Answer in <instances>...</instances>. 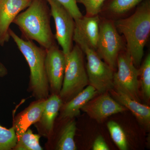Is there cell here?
Returning a JSON list of instances; mask_svg holds the SVG:
<instances>
[{"mask_svg": "<svg viewBox=\"0 0 150 150\" xmlns=\"http://www.w3.org/2000/svg\"><path fill=\"white\" fill-rule=\"evenodd\" d=\"M114 23L118 32L125 38L126 51L135 67L139 68L150 35L149 1L143 3L131 16L118 20Z\"/></svg>", "mask_w": 150, "mask_h": 150, "instance_id": "cell-1", "label": "cell"}, {"mask_svg": "<svg viewBox=\"0 0 150 150\" xmlns=\"http://www.w3.org/2000/svg\"><path fill=\"white\" fill-rule=\"evenodd\" d=\"M51 11L43 0H32L14 20L27 40H35L48 50L56 45L50 25Z\"/></svg>", "mask_w": 150, "mask_h": 150, "instance_id": "cell-2", "label": "cell"}, {"mask_svg": "<svg viewBox=\"0 0 150 150\" xmlns=\"http://www.w3.org/2000/svg\"><path fill=\"white\" fill-rule=\"evenodd\" d=\"M9 33L29 66L30 74L28 91L35 100L47 99L50 89L45 68L46 50L36 46L32 40L20 37L10 28Z\"/></svg>", "mask_w": 150, "mask_h": 150, "instance_id": "cell-3", "label": "cell"}, {"mask_svg": "<svg viewBox=\"0 0 150 150\" xmlns=\"http://www.w3.org/2000/svg\"><path fill=\"white\" fill-rule=\"evenodd\" d=\"M73 40L86 55V68L89 85L93 87L98 94L109 92L114 88L113 78L115 71L100 59L95 49L75 31Z\"/></svg>", "mask_w": 150, "mask_h": 150, "instance_id": "cell-4", "label": "cell"}, {"mask_svg": "<svg viewBox=\"0 0 150 150\" xmlns=\"http://www.w3.org/2000/svg\"><path fill=\"white\" fill-rule=\"evenodd\" d=\"M66 56L64 80L59 96L63 103L69 101L89 85L84 54L76 44Z\"/></svg>", "mask_w": 150, "mask_h": 150, "instance_id": "cell-5", "label": "cell"}, {"mask_svg": "<svg viewBox=\"0 0 150 150\" xmlns=\"http://www.w3.org/2000/svg\"><path fill=\"white\" fill-rule=\"evenodd\" d=\"M113 88L141 102L139 69L134 65L126 49L118 55L117 69L113 74Z\"/></svg>", "mask_w": 150, "mask_h": 150, "instance_id": "cell-6", "label": "cell"}, {"mask_svg": "<svg viewBox=\"0 0 150 150\" xmlns=\"http://www.w3.org/2000/svg\"><path fill=\"white\" fill-rule=\"evenodd\" d=\"M125 49L123 38L118 33L114 22L107 19L100 20L96 51L100 59L114 71L117 69L118 55Z\"/></svg>", "mask_w": 150, "mask_h": 150, "instance_id": "cell-7", "label": "cell"}, {"mask_svg": "<svg viewBox=\"0 0 150 150\" xmlns=\"http://www.w3.org/2000/svg\"><path fill=\"white\" fill-rule=\"evenodd\" d=\"M50 6L56 32L55 38L62 47L65 55L73 48V36L75 28V20L70 13L56 0H45Z\"/></svg>", "mask_w": 150, "mask_h": 150, "instance_id": "cell-8", "label": "cell"}, {"mask_svg": "<svg viewBox=\"0 0 150 150\" xmlns=\"http://www.w3.org/2000/svg\"><path fill=\"white\" fill-rule=\"evenodd\" d=\"M46 50L45 68L50 94L59 95L64 80L66 56L56 45Z\"/></svg>", "mask_w": 150, "mask_h": 150, "instance_id": "cell-9", "label": "cell"}, {"mask_svg": "<svg viewBox=\"0 0 150 150\" xmlns=\"http://www.w3.org/2000/svg\"><path fill=\"white\" fill-rule=\"evenodd\" d=\"M91 119L102 123L109 116L128 110L109 94V92L98 94L81 108Z\"/></svg>", "mask_w": 150, "mask_h": 150, "instance_id": "cell-10", "label": "cell"}, {"mask_svg": "<svg viewBox=\"0 0 150 150\" xmlns=\"http://www.w3.org/2000/svg\"><path fill=\"white\" fill-rule=\"evenodd\" d=\"M32 0H0V46L9 40L10 26L21 12L27 8Z\"/></svg>", "mask_w": 150, "mask_h": 150, "instance_id": "cell-11", "label": "cell"}, {"mask_svg": "<svg viewBox=\"0 0 150 150\" xmlns=\"http://www.w3.org/2000/svg\"><path fill=\"white\" fill-rule=\"evenodd\" d=\"M63 103L58 95L50 94L48 96L39 120L34 124L40 137L48 139L51 136Z\"/></svg>", "mask_w": 150, "mask_h": 150, "instance_id": "cell-12", "label": "cell"}, {"mask_svg": "<svg viewBox=\"0 0 150 150\" xmlns=\"http://www.w3.org/2000/svg\"><path fill=\"white\" fill-rule=\"evenodd\" d=\"M46 101L47 99L35 100L14 118L12 127L15 131L17 140L39 120Z\"/></svg>", "mask_w": 150, "mask_h": 150, "instance_id": "cell-13", "label": "cell"}, {"mask_svg": "<svg viewBox=\"0 0 150 150\" xmlns=\"http://www.w3.org/2000/svg\"><path fill=\"white\" fill-rule=\"evenodd\" d=\"M116 101L132 112L140 125L146 131L150 129V108L132 99L114 88L109 91Z\"/></svg>", "mask_w": 150, "mask_h": 150, "instance_id": "cell-14", "label": "cell"}, {"mask_svg": "<svg viewBox=\"0 0 150 150\" xmlns=\"http://www.w3.org/2000/svg\"><path fill=\"white\" fill-rule=\"evenodd\" d=\"M98 94L96 90L88 85L69 101L63 103L59 111V119H69L79 116L82 107Z\"/></svg>", "mask_w": 150, "mask_h": 150, "instance_id": "cell-15", "label": "cell"}, {"mask_svg": "<svg viewBox=\"0 0 150 150\" xmlns=\"http://www.w3.org/2000/svg\"><path fill=\"white\" fill-rule=\"evenodd\" d=\"M67 122L60 130L56 140L47 141L46 150H76L75 137L76 132V123L73 118L67 119Z\"/></svg>", "mask_w": 150, "mask_h": 150, "instance_id": "cell-16", "label": "cell"}, {"mask_svg": "<svg viewBox=\"0 0 150 150\" xmlns=\"http://www.w3.org/2000/svg\"><path fill=\"white\" fill-rule=\"evenodd\" d=\"M100 21L98 15L94 16H83L75 20L74 31L80 34L95 50L99 35Z\"/></svg>", "mask_w": 150, "mask_h": 150, "instance_id": "cell-17", "label": "cell"}, {"mask_svg": "<svg viewBox=\"0 0 150 150\" xmlns=\"http://www.w3.org/2000/svg\"><path fill=\"white\" fill-rule=\"evenodd\" d=\"M139 69V79L141 95L145 101L149 102L150 100V55L146 56Z\"/></svg>", "mask_w": 150, "mask_h": 150, "instance_id": "cell-18", "label": "cell"}, {"mask_svg": "<svg viewBox=\"0 0 150 150\" xmlns=\"http://www.w3.org/2000/svg\"><path fill=\"white\" fill-rule=\"evenodd\" d=\"M40 137L39 134H34L29 128L17 140L13 150H43L39 143Z\"/></svg>", "mask_w": 150, "mask_h": 150, "instance_id": "cell-19", "label": "cell"}, {"mask_svg": "<svg viewBox=\"0 0 150 150\" xmlns=\"http://www.w3.org/2000/svg\"><path fill=\"white\" fill-rule=\"evenodd\" d=\"M107 126L113 142L120 150L129 149L126 134L122 127L117 122L109 121Z\"/></svg>", "mask_w": 150, "mask_h": 150, "instance_id": "cell-20", "label": "cell"}, {"mask_svg": "<svg viewBox=\"0 0 150 150\" xmlns=\"http://www.w3.org/2000/svg\"><path fill=\"white\" fill-rule=\"evenodd\" d=\"M17 142L12 127L7 129L0 125V150H13Z\"/></svg>", "mask_w": 150, "mask_h": 150, "instance_id": "cell-21", "label": "cell"}, {"mask_svg": "<svg viewBox=\"0 0 150 150\" xmlns=\"http://www.w3.org/2000/svg\"><path fill=\"white\" fill-rule=\"evenodd\" d=\"M144 0H112L108 10L112 14L119 15L126 13Z\"/></svg>", "mask_w": 150, "mask_h": 150, "instance_id": "cell-22", "label": "cell"}, {"mask_svg": "<svg viewBox=\"0 0 150 150\" xmlns=\"http://www.w3.org/2000/svg\"><path fill=\"white\" fill-rule=\"evenodd\" d=\"M105 1V0H77V1L84 6L86 16H94L98 15L101 11Z\"/></svg>", "mask_w": 150, "mask_h": 150, "instance_id": "cell-23", "label": "cell"}, {"mask_svg": "<svg viewBox=\"0 0 150 150\" xmlns=\"http://www.w3.org/2000/svg\"><path fill=\"white\" fill-rule=\"evenodd\" d=\"M62 5L70 14L74 20L83 16L77 5V0H56Z\"/></svg>", "mask_w": 150, "mask_h": 150, "instance_id": "cell-24", "label": "cell"}, {"mask_svg": "<svg viewBox=\"0 0 150 150\" xmlns=\"http://www.w3.org/2000/svg\"><path fill=\"white\" fill-rule=\"evenodd\" d=\"M93 150H109L110 148L102 136H98L93 143L92 146Z\"/></svg>", "mask_w": 150, "mask_h": 150, "instance_id": "cell-25", "label": "cell"}, {"mask_svg": "<svg viewBox=\"0 0 150 150\" xmlns=\"http://www.w3.org/2000/svg\"><path fill=\"white\" fill-rule=\"evenodd\" d=\"M8 71L5 66L0 62V78L4 77L7 74Z\"/></svg>", "mask_w": 150, "mask_h": 150, "instance_id": "cell-26", "label": "cell"}]
</instances>
